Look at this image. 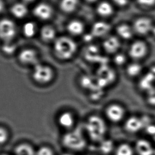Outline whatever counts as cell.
Returning a JSON list of instances; mask_svg holds the SVG:
<instances>
[{"mask_svg": "<svg viewBox=\"0 0 155 155\" xmlns=\"http://www.w3.org/2000/svg\"><path fill=\"white\" fill-rule=\"evenodd\" d=\"M79 4V0H61L60 8L64 12L71 13L77 10Z\"/></svg>", "mask_w": 155, "mask_h": 155, "instance_id": "cell-20", "label": "cell"}, {"mask_svg": "<svg viewBox=\"0 0 155 155\" xmlns=\"http://www.w3.org/2000/svg\"><path fill=\"white\" fill-rule=\"evenodd\" d=\"M67 29L69 34L73 37L82 36L86 31V26L84 22L78 19L70 21Z\"/></svg>", "mask_w": 155, "mask_h": 155, "instance_id": "cell-14", "label": "cell"}, {"mask_svg": "<svg viewBox=\"0 0 155 155\" xmlns=\"http://www.w3.org/2000/svg\"><path fill=\"white\" fill-rule=\"evenodd\" d=\"M150 36H151L155 40V23L153 25V28L151 30V34H150Z\"/></svg>", "mask_w": 155, "mask_h": 155, "instance_id": "cell-37", "label": "cell"}, {"mask_svg": "<svg viewBox=\"0 0 155 155\" xmlns=\"http://www.w3.org/2000/svg\"><path fill=\"white\" fill-rule=\"evenodd\" d=\"M37 155H53L52 150L48 147H43L39 149L37 153Z\"/></svg>", "mask_w": 155, "mask_h": 155, "instance_id": "cell-31", "label": "cell"}, {"mask_svg": "<svg viewBox=\"0 0 155 155\" xmlns=\"http://www.w3.org/2000/svg\"><path fill=\"white\" fill-rule=\"evenodd\" d=\"M136 149L139 155H153L154 149L151 143L145 139H140L136 141Z\"/></svg>", "mask_w": 155, "mask_h": 155, "instance_id": "cell-18", "label": "cell"}, {"mask_svg": "<svg viewBox=\"0 0 155 155\" xmlns=\"http://www.w3.org/2000/svg\"><path fill=\"white\" fill-rule=\"evenodd\" d=\"M23 32L25 36L28 38L34 37L36 32V26L35 23L28 22L25 23L23 27Z\"/></svg>", "mask_w": 155, "mask_h": 155, "instance_id": "cell-25", "label": "cell"}, {"mask_svg": "<svg viewBox=\"0 0 155 155\" xmlns=\"http://www.w3.org/2000/svg\"><path fill=\"white\" fill-rule=\"evenodd\" d=\"M58 121L60 125L63 128L69 129L75 124L74 115L69 111L64 112L59 116Z\"/></svg>", "mask_w": 155, "mask_h": 155, "instance_id": "cell-19", "label": "cell"}, {"mask_svg": "<svg viewBox=\"0 0 155 155\" xmlns=\"http://www.w3.org/2000/svg\"><path fill=\"white\" fill-rule=\"evenodd\" d=\"M96 10L97 15L103 18H108L112 17L114 13L113 5L106 1L98 3Z\"/></svg>", "mask_w": 155, "mask_h": 155, "instance_id": "cell-16", "label": "cell"}, {"mask_svg": "<svg viewBox=\"0 0 155 155\" xmlns=\"http://www.w3.org/2000/svg\"><path fill=\"white\" fill-rule=\"evenodd\" d=\"M104 111L106 118L114 124L123 121L126 115V107L118 102H112L107 104Z\"/></svg>", "mask_w": 155, "mask_h": 155, "instance_id": "cell-4", "label": "cell"}, {"mask_svg": "<svg viewBox=\"0 0 155 155\" xmlns=\"http://www.w3.org/2000/svg\"><path fill=\"white\" fill-rule=\"evenodd\" d=\"M125 68L126 75L130 79H139L143 75L145 67L141 62L131 61Z\"/></svg>", "mask_w": 155, "mask_h": 155, "instance_id": "cell-12", "label": "cell"}, {"mask_svg": "<svg viewBox=\"0 0 155 155\" xmlns=\"http://www.w3.org/2000/svg\"><path fill=\"white\" fill-rule=\"evenodd\" d=\"M17 32L15 23L10 19H2L0 21V38L6 41H11Z\"/></svg>", "mask_w": 155, "mask_h": 155, "instance_id": "cell-8", "label": "cell"}, {"mask_svg": "<svg viewBox=\"0 0 155 155\" xmlns=\"http://www.w3.org/2000/svg\"><path fill=\"white\" fill-rule=\"evenodd\" d=\"M19 59L22 63L26 64H32L35 66L38 64V58L36 52L30 49L22 51L19 56Z\"/></svg>", "mask_w": 155, "mask_h": 155, "instance_id": "cell-17", "label": "cell"}, {"mask_svg": "<svg viewBox=\"0 0 155 155\" xmlns=\"http://www.w3.org/2000/svg\"><path fill=\"white\" fill-rule=\"evenodd\" d=\"M8 139V133L4 128H0V144L4 143Z\"/></svg>", "mask_w": 155, "mask_h": 155, "instance_id": "cell-32", "label": "cell"}, {"mask_svg": "<svg viewBox=\"0 0 155 155\" xmlns=\"http://www.w3.org/2000/svg\"><path fill=\"white\" fill-rule=\"evenodd\" d=\"M11 12L17 18H23L28 13L27 5L23 3H18L14 4L11 8Z\"/></svg>", "mask_w": 155, "mask_h": 155, "instance_id": "cell-21", "label": "cell"}, {"mask_svg": "<svg viewBox=\"0 0 155 155\" xmlns=\"http://www.w3.org/2000/svg\"><path fill=\"white\" fill-rule=\"evenodd\" d=\"M148 72L155 79V65L150 67Z\"/></svg>", "mask_w": 155, "mask_h": 155, "instance_id": "cell-35", "label": "cell"}, {"mask_svg": "<svg viewBox=\"0 0 155 155\" xmlns=\"http://www.w3.org/2000/svg\"><path fill=\"white\" fill-rule=\"evenodd\" d=\"M112 25L106 21H97L93 23L90 32L95 39H103L111 34Z\"/></svg>", "mask_w": 155, "mask_h": 155, "instance_id": "cell-9", "label": "cell"}, {"mask_svg": "<svg viewBox=\"0 0 155 155\" xmlns=\"http://www.w3.org/2000/svg\"><path fill=\"white\" fill-rule=\"evenodd\" d=\"M154 154L155 155V150H154Z\"/></svg>", "mask_w": 155, "mask_h": 155, "instance_id": "cell-41", "label": "cell"}, {"mask_svg": "<svg viewBox=\"0 0 155 155\" xmlns=\"http://www.w3.org/2000/svg\"><path fill=\"white\" fill-rule=\"evenodd\" d=\"M136 1L140 6L150 8L155 5V0H136Z\"/></svg>", "mask_w": 155, "mask_h": 155, "instance_id": "cell-29", "label": "cell"}, {"mask_svg": "<svg viewBox=\"0 0 155 155\" xmlns=\"http://www.w3.org/2000/svg\"><path fill=\"white\" fill-rule=\"evenodd\" d=\"M85 129L92 140L101 141L107 131V124L105 119L98 114L89 115L85 122Z\"/></svg>", "mask_w": 155, "mask_h": 155, "instance_id": "cell-1", "label": "cell"}, {"mask_svg": "<svg viewBox=\"0 0 155 155\" xmlns=\"http://www.w3.org/2000/svg\"><path fill=\"white\" fill-rule=\"evenodd\" d=\"M35 0H23V2L26 3H30V2H33Z\"/></svg>", "mask_w": 155, "mask_h": 155, "instance_id": "cell-39", "label": "cell"}, {"mask_svg": "<svg viewBox=\"0 0 155 155\" xmlns=\"http://www.w3.org/2000/svg\"><path fill=\"white\" fill-rule=\"evenodd\" d=\"M114 148L113 143L111 140H104L101 141L100 150L104 154H108L111 153Z\"/></svg>", "mask_w": 155, "mask_h": 155, "instance_id": "cell-26", "label": "cell"}, {"mask_svg": "<svg viewBox=\"0 0 155 155\" xmlns=\"http://www.w3.org/2000/svg\"><path fill=\"white\" fill-rule=\"evenodd\" d=\"M72 155V154H70V153H64V154H63V155Z\"/></svg>", "mask_w": 155, "mask_h": 155, "instance_id": "cell-40", "label": "cell"}, {"mask_svg": "<svg viewBox=\"0 0 155 155\" xmlns=\"http://www.w3.org/2000/svg\"><path fill=\"white\" fill-rule=\"evenodd\" d=\"M87 2H89V3H95L96 2H97L98 0H86Z\"/></svg>", "mask_w": 155, "mask_h": 155, "instance_id": "cell-38", "label": "cell"}, {"mask_svg": "<svg viewBox=\"0 0 155 155\" xmlns=\"http://www.w3.org/2000/svg\"></svg>", "mask_w": 155, "mask_h": 155, "instance_id": "cell-43", "label": "cell"}, {"mask_svg": "<svg viewBox=\"0 0 155 155\" xmlns=\"http://www.w3.org/2000/svg\"><path fill=\"white\" fill-rule=\"evenodd\" d=\"M124 126L126 131L129 133L134 134L139 132L145 127L143 117L131 115L125 120Z\"/></svg>", "mask_w": 155, "mask_h": 155, "instance_id": "cell-11", "label": "cell"}, {"mask_svg": "<svg viewBox=\"0 0 155 155\" xmlns=\"http://www.w3.org/2000/svg\"><path fill=\"white\" fill-rule=\"evenodd\" d=\"M129 58L127 54H125L120 51L113 56V63L118 67H125L129 63Z\"/></svg>", "mask_w": 155, "mask_h": 155, "instance_id": "cell-22", "label": "cell"}, {"mask_svg": "<svg viewBox=\"0 0 155 155\" xmlns=\"http://www.w3.org/2000/svg\"><path fill=\"white\" fill-rule=\"evenodd\" d=\"M41 36L43 40L46 41H50L55 38L56 32L52 27L46 25L42 29Z\"/></svg>", "mask_w": 155, "mask_h": 155, "instance_id": "cell-23", "label": "cell"}, {"mask_svg": "<svg viewBox=\"0 0 155 155\" xmlns=\"http://www.w3.org/2000/svg\"><path fill=\"white\" fill-rule=\"evenodd\" d=\"M15 155H35L32 146L27 144H21L15 149Z\"/></svg>", "mask_w": 155, "mask_h": 155, "instance_id": "cell-24", "label": "cell"}, {"mask_svg": "<svg viewBox=\"0 0 155 155\" xmlns=\"http://www.w3.org/2000/svg\"><path fill=\"white\" fill-rule=\"evenodd\" d=\"M63 145L73 150H80L86 147V141L84 136L79 132H68L63 136Z\"/></svg>", "mask_w": 155, "mask_h": 155, "instance_id": "cell-6", "label": "cell"}, {"mask_svg": "<svg viewBox=\"0 0 155 155\" xmlns=\"http://www.w3.org/2000/svg\"><path fill=\"white\" fill-rule=\"evenodd\" d=\"M154 24L153 20L149 17H140L134 20L132 25L136 36L145 37L150 36Z\"/></svg>", "mask_w": 155, "mask_h": 155, "instance_id": "cell-5", "label": "cell"}, {"mask_svg": "<svg viewBox=\"0 0 155 155\" xmlns=\"http://www.w3.org/2000/svg\"><path fill=\"white\" fill-rule=\"evenodd\" d=\"M4 8V3L3 0H0V13L2 12Z\"/></svg>", "mask_w": 155, "mask_h": 155, "instance_id": "cell-36", "label": "cell"}, {"mask_svg": "<svg viewBox=\"0 0 155 155\" xmlns=\"http://www.w3.org/2000/svg\"><path fill=\"white\" fill-rule=\"evenodd\" d=\"M122 41L115 34H111L102 39V49L105 54L113 56L121 51Z\"/></svg>", "mask_w": 155, "mask_h": 155, "instance_id": "cell-7", "label": "cell"}, {"mask_svg": "<svg viewBox=\"0 0 155 155\" xmlns=\"http://www.w3.org/2000/svg\"><path fill=\"white\" fill-rule=\"evenodd\" d=\"M148 134H150L153 136H155V124L150 123L148 124L145 128Z\"/></svg>", "mask_w": 155, "mask_h": 155, "instance_id": "cell-33", "label": "cell"}, {"mask_svg": "<svg viewBox=\"0 0 155 155\" xmlns=\"http://www.w3.org/2000/svg\"><path fill=\"white\" fill-rule=\"evenodd\" d=\"M16 46L11 41H6L2 46V51L6 54H12L16 49Z\"/></svg>", "mask_w": 155, "mask_h": 155, "instance_id": "cell-28", "label": "cell"}, {"mask_svg": "<svg viewBox=\"0 0 155 155\" xmlns=\"http://www.w3.org/2000/svg\"><path fill=\"white\" fill-rule=\"evenodd\" d=\"M147 94L148 95L147 98L148 103L151 106H155V87L149 91Z\"/></svg>", "mask_w": 155, "mask_h": 155, "instance_id": "cell-30", "label": "cell"}, {"mask_svg": "<svg viewBox=\"0 0 155 155\" xmlns=\"http://www.w3.org/2000/svg\"><path fill=\"white\" fill-rule=\"evenodd\" d=\"M114 3L120 8H124L128 5L130 0H113Z\"/></svg>", "mask_w": 155, "mask_h": 155, "instance_id": "cell-34", "label": "cell"}, {"mask_svg": "<svg viewBox=\"0 0 155 155\" xmlns=\"http://www.w3.org/2000/svg\"><path fill=\"white\" fill-rule=\"evenodd\" d=\"M54 52L57 56L63 61H68L74 58L78 51V45L74 38L62 36L56 39Z\"/></svg>", "mask_w": 155, "mask_h": 155, "instance_id": "cell-2", "label": "cell"}, {"mask_svg": "<svg viewBox=\"0 0 155 155\" xmlns=\"http://www.w3.org/2000/svg\"><path fill=\"white\" fill-rule=\"evenodd\" d=\"M150 51L149 45L146 40L137 39L131 41L127 54L131 61L142 62L148 57Z\"/></svg>", "mask_w": 155, "mask_h": 155, "instance_id": "cell-3", "label": "cell"}, {"mask_svg": "<svg viewBox=\"0 0 155 155\" xmlns=\"http://www.w3.org/2000/svg\"><path fill=\"white\" fill-rule=\"evenodd\" d=\"M115 155H134L131 147L126 143L119 145L116 150Z\"/></svg>", "mask_w": 155, "mask_h": 155, "instance_id": "cell-27", "label": "cell"}, {"mask_svg": "<svg viewBox=\"0 0 155 155\" xmlns=\"http://www.w3.org/2000/svg\"><path fill=\"white\" fill-rule=\"evenodd\" d=\"M115 35L122 41H132L136 34L132 25L126 23H119L115 28Z\"/></svg>", "mask_w": 155, "mask_h": 155, "instance_id": "cell-13", "label": "cell"}, {"mask_svg": "<svg viewBox=\"0 0 155 155\" xmlns=\"http://www.w3.org/2000/svg\"></svg>", "mask_w": 155, "mask_h": 155, "instance_id": "cell-42", "label": "cell"}, {"mask_svg": "<svg viewBox=\"0 0 155 155\" xmlns=\"http://www.w3.org/2000/svg\"><path fill=\"white\" fill-rule=\"evenodd\" d=\"M33 75L34 80L37 82L46 83L52 79L53 73L50 67L38 64L35 66Z\"/></svg>", "mask_w": 155, "mask_h": 155, "instance_id": "cell-10", "label": "cell"}, {"mask_svg": "<svg viewBox=\"0 0 155 155\" xmlns=\"http://www.w3.org/2000/svg\"><path fill=\"white\" fill-rule=\"evenodd\" d=\"M53 10L51 6L45 3L37 4L34 8L33 13L38 19L43 20H48L53 15Z\"/></svg>", "mask_w": 155, "mask_h": 155, "instance_id": "cell-15", "label": "cell"}]
</instances>
